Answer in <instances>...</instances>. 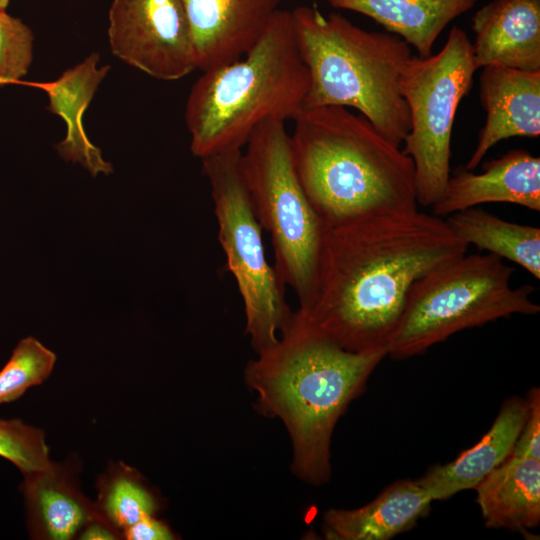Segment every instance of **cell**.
I'll return each mask as SVG.
<instances>
[{"label":"cell","instance_id":"cell-1","mask_svg":"<svg viewBox=\"0 0 540 540\" xmlns=\"http://www.w3.org/2000/svg\"><path fill=\"white\" fill-rule=\"evenodd\" d=\"M467 249L445 219L418 210L329 229L317 296L300 311L346 350L387 352L412 285Z\"/></svg>","mask_w":540,"mask_h":540},{"label":"cell","instance_id":"cell-2","mask_svg":"<svg viewBox=\"0 0 540 540\" xmlns=\"http://www.w3.org/2000/svg\"><path fill=\"white\" fill-rule=\"evenodd\" d=\"M257 355L245 379L261 413L285 425L293 472L314 485L328 481L335 425L387 352L346 350L297 310L276 344Z\"/></svg>","mask_w":540,"mask_h":540},{"label":"cell","instance_id":"cell-3","mask_svg":"<svg viewBox=\"0 0 540 540\" xmlns=\"http://www.w3.org/2000/svg\"><path fill=\"white\" fill-rule=\"evenodd\" d=\"M292 120L296 173L329 229L418 210L413 161L364 116L321 106L303 108Z\"/></svg>","mask_w":540,"mask_h":540},{"label":"cell","instance_id":"cell-4","mask_svg":"<svg viewBox=\"0 0 540 540\" xmlns=\"http://www.w3.org/2000/svg\"><path fill=\"white\" fill-rule=\"evenodd\" d=\"M308 88L292 11L278 9L246 54L193 84L185 107L191 152L203 159L241 150L264 122L292 120Z\"/></svg>","mask_w":540,"mask_h":540},{"label":"cell","instance_id":"cell-5","mask_svg":"<svg viewBox=\"0 0 540 540\" xmlns=\"http://www.w3.org/2000/svg\"><path fill=\"white\" fill-rule=\"evenodd\" d=\"M299 51L309 75L303 108H354L385 138L400 146L410 129L400 92L412 57L399 36L366 31L339 13L313 6L291 10Z\"/></svg>","mask_w":540,"mask_h":540},{"label":"cell","instance_id":"cell-6","mask_svg":"<svg viewBox=\"0 0 540 540\" xmlns=\"http://www.w3.org/2000/svg\"><path fill=\"white\" fill-rule=\"evenodd\" d=\"M245 146L242 172L259 223L272 241L274 269L306 312L317 296L329 228L299 181L284 121L264 122Z\"/></svg>","mask_w":540,"mask_h":540},{"label":"cell","instance_id":"cell-7","mask_svg":"<svg viewBox=\"0 0 540 540\" xmlns=\"http://www.w3.org/2000/svg\"><path fill=\"white\" fill-rule=\"evenodd\" d=\"M514 270L503 259L464 254L418 279L410 288L387 355H420L451 335L514 314L535 315V288L511 286Z\"/></svg>","mask_w":540,"mask_h":540},{"label":"cell","instance_id":"cell-8","mask_svg":"<svg viewBox=\"0 0 540 540\" xmlns=\"http://www.w3.org/2000/svg\"><path fill=\"white\" fill-rule=\"evenodd\" d=\"M241 155V150H234L201 160L211 187L218 240L243 301L246 332L258 354L276 344L294 312L285 299L284 284L267 261Z\"/></svg>","mask_w":540,"mask_h":540},{"label":"cell","instance_id":"cell-9","mask_svg":"<svg viewBox=\"0 0 540 540\" xmlns=\"http://www.w3.org/2000/svg\"><path fill=\"white\" fill-rule=\"evenodd\" d=\"M476 70L467 33L454 26L438 53L412 56L402 72L400 92L410 117L402 151L413 161L418 205L432 206L444 193L454 119Z\"/></svg>","mask_w":540,"mask_h":540},{"label":"cell","instance_id":"cell-10","mask_svg":"<svg viewBox=\"0 0 540 540\" xmlns=\"http://www.w3.org/2000/svg\"><path fill=\"white\" fill-rule=\"evenodd\" d=\"M107 33L113 55L150 77L174 81L197 69L181 0H112Z\"/></svg>","mask_w":540,"mask_h":540},{"label":"cell","instance_id":"cell-11","mask_svg":"<svg viewBox=\"0 0 540 540\" xmlns=\"http://www.w3.org/2000/svg\"><path fill=\"white\" fill-rule=\"evenodd\" d=\"M197 69L204 72L241 58L259 40L280 0H181Z\"/></svg>","mask_w":540,"mask_h":540},{"label":"cell","instance_id":"cell-12","mask_svg":"<svg viewBox=\"0 0 540 540\" xmlns=\"http://www.w3.org/2000/svg\"><path fill=\"white\" fill-rule=\"evenodd\" d=\"M481 69L479 98L486 118L476 147L464 166L467 170H474L502 140L540 135V71L497 65Z\"/></svg>","mask_w":540,"mask_h":540},{"label":"cell","instance_id":"cell-13","mask_svg":"<svg viewBox=\"0 0 540 540\" xmlns=\"http://www.w3.org/2000/svg\"><path fill=\"white\" fill-rule=\"evenodd\" d=\"M516 204L540 211V158L524 149L510 150L484 163L483 172L460 167L450 175L433 214L447 217L485 203Z\"/></svg>","mask_w":540,"mask_h":540},{"label":"cell","instance_id":"cell-14","mask_svg":"<svg viewBox=\"0 0 540 540\" xmlns=\"http://www.w3.org/2000/svg\"><path fill=\"white\" fill-rule=\"evenodd\" d=\"M477 69L540 71V0H492L471 19Z\"/></svg>","mask_w":540,"mask_h":540},{"label":"cell","instance_id":"cell-15","mask_svg":"<svg viewBox=\"0 0 540 540\" xmlns=\"http://www.w3.org/2000/svg\"><path fill=\"white\" fill-rule=\"evenodd\" d=\"M21 490L34 539L70 540L78 537L91 520L103 519L95 503L82 494L75 473L65 463L51 462L43 470L24 474Z\"/></svg>","mask_w":540,"mask_h":540},{"label":"cell","instance_id":"cell-16","mask_svg":"<svg viewBox=\"0 0 540 540\" xmlns=\"http://www.w3.org/2000/svg\"><path fill=\"white\" fill-rule=\"evenodd\" d=\"M432 501L419 480H398L362 507L326 511L324 535L334 540H388L414 527Z\"/></svg>","mask_w":540,"mask_h":540},{"label":"cell","instance_id":"cell-17","mask_svg":"<svg viewBox=\"0 0 540 540\" xmlns=\"http://www.w3.org/2000/svg\"><path fill=\"white\" fill-rule=\"evenodd\" d=\"M98 62L99 54L93 52L56 80L42 84L48 96L47 109L66 125L65 138L55 145L58 153L66 161L79 163L94 177L113 171L111 163L104 160L101 150L87 136L83 124L84 113L110 69L109 65L99 67Z\"/></svg>","mask_w":540,"mask_h":540},{"label":"cell","instance_id":"cell-18","mask_svg":"<svg viewBox=\"0 0 540 540\" xmlns=\"http://www.w3.org/2000/svg\"><path fill=\"white\" fill-rule=\"evenodd\" d=\"M527 400L512 397L501 407L491 428L482 439L463 451L454 461L431 467L418 479L434 500L474 489L492 470L512 453L527 416Z\"/></svg>","mask_w":540,"mask_h":540},{"label":"cell","instance_id":"cell-19","mask_svg":"<svg viewBox=\"0 0 540 540\" xmlns=\"http://www.w3.org/2000/svg\"><path fill=\"white\" fill-rule=\"evenodd\" d=\"M485 526L525 531L540 524V459L510 455L474 488Z\"/></svg>","mask_w":540,"mask_h":540},{"label":"cell","instance_id":"cell-20","mask_svg":"<svg viewBox=\"0 0 540 540\" xmlns=\"http://www.w3.org/2000/svg\"><path fill=\"white\" fill-rule=\"evenodd\" d=\"M341 10L363 14L428 57L447 25L478 0H327Z\"/></svg>","mask_w":540,"mask_h":540},{"label":"cell","instance_id":"cell-21","mask_svg":"<svg viewBox=\"0 0 540 540\" xmlns=\"http://www.w3.org/2000/svg\"><path fill=\"white\" fill-rule=\"evenodd\" d=\"M452 231L468 246L473 244L501 259L514 262L540 279V229L506 221L471 207L445 219Z\"/></svg>","mask_w":540,"mask_h":540},{"label":"cell","instance_id":"cell-22","mask_svg":"<svg viewBox=\"0 0 540 540\" xmlns=\"http://www.w3.org/2000/svg\"><path fill=\"white\" fill-rule=\"evenodd\" d=\"M101 517L122 536L125 529L153 516L157 502L139 474L125 464L113 465L98 482L95 502Z\"/></svg>","mask_w":540,"mask_h":540},{"label":"cell","instance_id":"cell-23","mask_svg":"<svg viewBox=\"0 0 540 540\" xmlns=\"http://www.w3.org/2000/svg\"><path fill=\"white\" fill-rule=\"evenodd\" d=\"M56 362L54 352L34 337L23 338L0 370V404L20 398L29 388L41 384Z\"/></svg>","mask_w":540,"mask_h":540},{"label":"cell","instance_id":"cell-24","mask_svg":"<svg viewBox=\"0 0 540 540\" xmlns=\"http://www.w3.org/2000/svg\"><path fill=\"white\" fill-rule=\"evenodd\" d=\"M0 457L14 464L23 475L51 464L44 432L19 419H0Z\"/></svg>","mask_w":540,"mask_h":540},{"label":"cell","instance_id":"cell-25","mask_svg":"<svg viewBox=\"0 0 540 540\" xmlns=\"http://www.w3.org/2000/svg\"><path fill=\"white\" fill-rule=\"evenodd\" d=\"M34 35L19 18L0 9V80L21 82L33 60Z\"/></svg>","mask_w":540,"mask_h":540},{"label":"cell","instance_id":"cell-26","mask_svg":"<svg viewBox=\"0 0 540 540\" xmlns=\"http://www.w3.org/2000/svg\"><path fill=\"white\" fill-rule=\"evenodd\" d=\"M527 416L511 455L540 459V390L533 387L527 394Z\"/></svg>","mask_w":540,"mask_h":540},{"label":"cell","instance_id":"cell-27","mask_svg":"<svg viewBox=\"0 0 540 540\" xmlns=\"http://www.w3.org/2000/svg\"><path fill=\"white\" fill-rule=\"evenodd\" d=\"M127 540H173L174 534L169 527L154 516L145 517L134 523L122 533Z\"/></svg>","mask_w":540,"mask_h":540},{"label":"cell","instance_id":"cell-28","mask_svg":"<svg viewBox=\"0 0 540 540\" xmlns=\"http://www.w3.org/2000/svg\"><path fill=\"white\" fill-rule=\"evenodd\" d=\"M121 534L103 519H93L80 531L78 539L81 540H115Z\"/></svg>","mask_w":540,"mask_h":540},{"label":"cell","instance_id":"cell-29","mask_svg":"<svg viewBox=\"0 0 540 540\" xmlns=\"http://www.w3.org/2000/svg\"><path fill=\"white\" fill-rule=\"evenodd\" d=\"M11 0H0V9L6 10Z\"/></svg>","mask_w":540,"mask_h":540},{"label":"cell","instance_id":"cell-30","mask_svg":"<svg viewBox=\"0 0 540 540\" xmlns=\"http://www.w3.org/2000/svg\"><path fill=\"white\" fill-rule=\"evenodd\" d=\"M4 85H7V84H6L5 82H3V81L0 80V87H1V86H4Z\"/></svg>","mask_w":540,"mask_h":540}]
</instances>
